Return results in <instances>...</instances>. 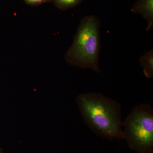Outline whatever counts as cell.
I'll return each instance as SVG.
<instances>
[{"instance_id": "6", "label": "cell", "mask_w": 153, "mask_h": 153, "mask_svg": "<svg viewBox=\"0 0 153 153\" xmlns=\"http://www.w3.org/2000/svg\"><path fill=\"white\" fill-rule=\"evenodd\" d=\"M82 0H52L57 9L65 10L78 5Z\"/></svg>"}, {"instance_id": "5", "label": "cell", "mask_w": 153, "mask_h": 153, "mask_svg": "<svg viewBox=\"0 0 153 153\" xmlns=\"http://www.w3.org/2000/svg\"><path fill=\"white\" fill-rule=\"evenodd\" d=\"M140 62L143 68L144 74L147 78H152L153 77V50L145 52L141 56Z\"/></svg>"}, {"instance_id": "7", "label": "cell", "mask_w": 153, "mask_h": 153, "mask_svg": "<svg viewBox=\"0 0 153 153\" xmlns=\"http://www.w3.org/2000/svg\"><path fill=\"white\" fill-rule=\"evenodd\" d=\"M24 1L29 5L37 6L44 3L52 1V0H24Z\"/></svg>"}, {"instance_id": "2", "label": "cell", "mask_w": 153, "mask_h": 153, "mask_svg": "<svg viewBox=\"0 0 153 153\" xmlns=\"http://www.w3.org/2000/svg\"><path fill=\"white\" fill-rule=\"evenodd\" d=\"M100 21L93 15L82 18L65 59L72 66L100 72Z\"/></svg>"}, {"instance_id": "3", "label": "cell", "mask_w": 153, "mask_h": 153, "mask_svg": "<svg viewBox=\"0 0 153 153\" xmlns=\"http://www.w3.org/2000/svg\"><path fill=\"white\" fill-rule=\"evenodd\" d=\"M123 126V139L129 147L138 153H153V111L149 105L136 107Z\"/></svg>"}, {"instance_id": "4", "label": "cell", "mask_w": 153, "mask_h": 153, "mask_svg": "<svg viewBox=\"0 0 153 153\" xmlns=\"http://www.w3.org/2000/svg\"><path fill=\"white\" fill-rule=\"evenodd\" d=\"M131 11L134 13L140 14L146 19L147 31L152 29L153 26V0H137Z\"/></svg>"}, {"instance_id": "8", "label": "cell", "mask_w": 153, "mask_h": 153, "mask_svg": "<svg viewBox=\"0 0 153 153\" xmlns=\"http://www.w3.org/2000/svg\"><path fill=\"white\" fill-rule=\"evenodd\" d=\"M0 153H3L2 152H1V151H0Z\"/></svg>"}, {"instance_id": "1", "label": "cell", "mask_w": 153, "mask_h": 153, "mask_svg": "<svg viewBox=\"0 0 153 153\" xmlns=\"http://www.w3.org/2000/svg\"><path fill=\"white\" fill-rule=\"evenodd\" d=\"M77 104L85 123L93 132L103 138L123 139L120 105L101 94H82Z\"/></svg>"}]
</instances>
